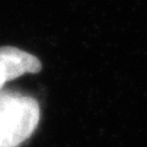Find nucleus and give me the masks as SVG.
Returning <instances> with one entry per match:
<instances>
[{"instance_id":"2","label":"nucleus","mask_w":147,"mask_h":147,"mask_svg":"<svg viewBox=\"0 0 147 147\" xmlns=\"http://www.w3.org/2000/svg\"><path fill=\"white\" fill-rule=\"evenodd\" d=\"M42 70L39 59L15 47H0V91L6 82Z\"/></svg>"},{"instance_id":"1","label":"nucleus","mask_w":147,"mask_h":147,"mask_svg":"<svg viewBox=\"0 0 147 147\" xmlns=\"http://www.w3.org/2000/svg\"><path fill=\"white\" fill-rule=\"evenodd\" d=\"M40 120L37 99L15 90L0 91V147H18L36 131Z\"/></svg>"}]
</instances>
